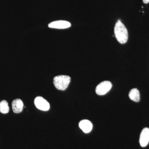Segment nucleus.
Returning a JSON list of instances; mask_svg holds the SVG:
<instances>
[{"label": "nucleus", "mask_w": 149, "mask_h": 149, "mask_svg": "<svg viewBox=\"0 0 149 149\" xmlns=\"http://www.w3.org/2000/svg\"><path fill=\"white\" fill-rule=\"evenodd\" d=\"M143 2L147 4L149 3V0H143Z\"/></svg>", "instance_id": "nucleus-11"}, {"label": "nucleus", "mask_w": 149, "mask_h": 149, "mask_svg": "<svg viewBox=\"0 0 149 149\" xmlns=\"http://www.w3.org/2000/svg\"><path fill=\"white\" fill-rule=\"evenodd\" d=\"M70 82V77L68 75H61L54 78V84L57 89L64 91L68 87Z\"/></svg>", "instance_id": "nucleus-2"}, {"label": "nucleus", "mask_w": 149, "mask_h": 149, "mask_svg": "<svg viewBox=\"0 0 149 149\" xmlns=\"http://www.w3.org/2000/svg\"><path fill=\"white\" fill-rule=\"evenodd\" d=\"M34 102L35 106L39 109L43 111H47L49 109V103L42 97L40 96L37 97L35 99Z\"/></svg>", "instance_id": "nucleus-4"}, {"label": "nucleus", "mask_w": 149, "mask_h": 149, "mask_svg": "<svg viewBox=\"0 0 149 149\" xmlns=\"http://www.w3.org/2000/svg\"><path fill=\"white\" fill-rule=\"evenodd\" d=\"M9 107L8 103L6 100H2L0 102V112L1 113L6 114L9 111Z\"/></svg>", "instance_id": "nucleus-10"}, {"label": "nucleus", "mask_w": 149, "mask_h": 149, "mask_svg": "<svg viewBox=\"0 0 149 149\" xmlns=\"http://www.w3.org/2000/svg\"><path fill=\"white\" fill-rule=\"evenodd\" d=\"M48 26L50 28L63 29L69 28L71 26V24L68 21L59 20L51 22Z\"/></svg>", "instance_id": "nucleus-5"}, {"label": "nucleus", "mask_w": 149, "mask_h": 149, "mask_svg": "<svg viewBox=\"0 0 149 149\" xmlns=\"http://www.w3.org/2000/svg\"><path fill=\"white\" fill-rule=\"evenodd\" d=\"M129 98L135 102H139L140 100V92L136 88L132 89L129 93Z\"/></svg>", "instance_id": "nucleus-9"}, {"label": "nucleus", "mask_w": 149, "mask_h": 149, "mask_svg": "<svg viewBox=\"0 0 149 149\" xmlns=\"http://www.w3.org/2000/svg\"><path fill=\"white\" fill-rule=\"evenodd\" d=\"M24 106L23 102L20 99H17L14 100L12 103L13 111L15 113H19L22 111Z\"/></svg>", "instance_id": "nucleus-8"}, {"label": "nucleus", "mask_w": 149, "mask_h": 149, "mask_svg": "<svg viewBox=\"0 0 149 149\" xmlns=\"http://www.w3.org/2000/svg\"><path fill=\"white\" fill-rule=\"evenodd\" d=\"M79 126L80 129L86 133L91 132L93 127L92 123L88 120H83L80 121L79 123Z\"/></svg>", "instance_id": "nucleus-7"}, {"label": "nucleus", "mask_w": 149, "mask_h": 149, "mask_svg": "<svg viewBox=\"0 0 149 149\" xmlns=\"http://www.w3.org/2000/svg\"><path fill=\"white\" fill-rule=\"evenodd\" d=\"M140 145L142 147L146 146L149 143V128H144L140 135Z\"/></svg>", "instance_id": "nucleus-6"}, {"label": "nucleus", "mask_w": 149, "mask_h": 149, "mask_svg": "<svg viewBox=\"0 0 149 149\" xmlns=\"http://www.w3.org/2000/svg\"><path fill=\"white\" fill-rule=\"evenodd\" d=\"M112 86V85L110 81H103L96 87V93L99 95H103L110 91Z\"/></svg>", "instance_id": "nucleus-3"}, {"label": "nucleus", "mask_w": 149, "mask_h": 149, "mask_svg": "<svg viewBox=\"0 0 149 149\" xmlns=\"http://www.w3.org/2000/svg\"><path fill=\"white\" fill-rule=\"evenodd\" d=\"M115 36L118 42L121 44H125L128 40V32L124 24L119 19L115 25Z\"/></svg>", "instance_id": "nucleus-1"}]
</instances>
